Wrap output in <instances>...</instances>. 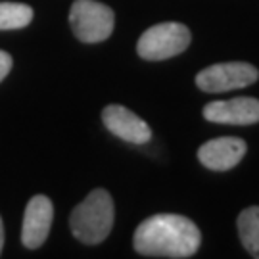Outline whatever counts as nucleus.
Instances as JSON below:
<instances>
[{"label": "nucleus", "instance_id": "nucleus-7", "mask_svg": "<svg viewBox=\"0 0 259 259\" xmlns=\"http://www.w3.org/2000/svg\"><path fill=\"white\" fill-rule=\"evenodd\" d=\"M204 117L223 125H253L259 121V100L251 96H238L232 100L211 102L204 108Z\"/></svg>", "mask_w": 259, "mask_h": 259}, {"label": "nucleus", "instance_id": "nucleus-2", "mask_svg": "<svg viewBox=\"0 0 259 259\" xmlns=\"http://www.w3.org/2000/svg\"><path fill=\"white\" fill-rule=\"evenodd\" d=\"M113 217L115 211L111 196L104 188H96L71 211L69 227L77 240L94 246L108 238Z\"/></svg>", "mask_w": 259, "mask_h": 259}, {"label": "nucleus", "instance_id": "nucleus-4", "mask_svg": "<svg viewBox=\"0 0 259 259\" xmlns=\"http://www.w3.org/2000/svg\"><path fill=\"white\" fill-rule=\"evenodd\" d=\"M73 35L83 42H102L111 35L115 16L111 8L96 0H75L69 12Z\"/></svg>", "mask_w": 259, "mask_h": 259}, {"label": "nucleus", "instance_id": "nucleus-3", "mask_svg": "<svg viewBox=\"0 0 259 259\" xmlns=\"http://www.w3.org/2000/svg\"><path fill=\"white\" fill-rule=\"evenodd\" d=\"M190 38L192 35L183 23H175V21L157 23L142 33L137 45V52L144 60L159 62L185 52L190 45Z\"/></svg>", "mask_w": 259, "mask_h": 259}, {"label": "nucleus", "instance_id": "nucleus-9", "mask_svg": "<svg viewBox=\"0 0 259 259\" xmlns=\"http://www.w3.org/2000/svg\"><path fill=\"white\" fill-rule=\"evenodd\" d=\"M246 156V142L236 137H221L202 144L198 150L200 163L211 171H229Z\"/></svg>", "mask_w": 259, "mask_h": 259}, {"label": "nucleus", "instance_id": "nucleus-13", "mask_svg": "<svg viewBox=\"0 0 259 259\" xmlns=\"http://www.w3.org/2000/svg\"><path fill=\"white\" fill-rule=\"evenodd\" d=\"M2 246H4V225L0 219V253H2Z\"/></svg>", "mask_w": 259, "mask_h": 259}, {"label": "nucleus", "instance_id": "nucleus-8", "mask_svg": "<svg viewBox=\"0 0 259 259\" xmlns=\"http://www.w3.org/2000/svg\"><path fill=\"white\" fill-rule=\"evenodd\" d=\"M102 121L106 129L111 135L119 137L121 140H127L133 144H144L152 139V129L144 119H140L137 113L127 110L125 106H108L102 111Z\"/></svg>", "mask_w": 259, "mask_h": 259}, {"label": "nucleus", "instance_id": "nucleus-5", "mask_svg": "<svg viewBox=\"0 0 259 259\" xmlns=\"http://www.w3.org/2000/svg\"><path fill=\"white\" fill-rule=\"evenodd\" d=\"M257 69L244 62H229L205 67L196 75V84L204 93H227L234 89H244L257 81Z\"/></svg>", "mask_w": 259, "mask_h": 259}, {"label": "nucleus", "instance_id": "nucleus-10", "mask_svg": "<svg viewBox=\"0 0 259 259\" xmlns=\"http://www.w3.org/2000/svg\"><path fill=\"white\" fill-rule=\"evenodd\" d=\"M238 234L242 246L251 257L259 259V205L248 207L238 217Z\"/></svg>", "mask_w": 259, "mask_h": 259}, {"label": "nucleus", "instance_id": "nucleus-6", "mask_svg": "<svg viewBox=\"0 0 259 259\" xmlns=\"http://www.w3.org/2000/svg\"><path fill=\"white\" fill-rule=\"evenodd\" d=\"M54 219V205L50 198L38 194L29 200L23 215V227H21V242L29 250L40 248L48 238V232Z\"/></svg>", "mask_w": 259, "mask_h": 259}, {"label": "nucleus", "instance_id": "nucleus-11", "mask_svg": "<svg viewBox=\"0 0 259 259\" xmlns=\"http://www.w3.org/2000/svg\"><path fill=\"white\" fill-rule=\"evenodd\" d=\"M33 19V10L19 2H0V31L27 27Z\"/></svg>", "mask_w": 259, "mask_h": 259}, {"label": "nucleus", "instance_id": "nucleus-12", "mask_svg": "<svg viewBox=\"0 0 259 259\" xmlns=\"http://www.w3.org/2000/svg\"><path fill=\"white\" fill-rule=\"evenodd\" d=\"M12 64H14L12 56H10L8 52H4V50H0V81L6 79V75H8L10 69H12Z\"/></svg>", "mask_w": 259, "mask_h": 259}, {"label": "nucleus", "instance_id": "nucleus-1", "mask_svg": "<svg viewBox=\"0 0 259 259\" xmlns=\"http://www.w3.org/2000/svg\"><path fill=\"white\" fill-rule=\"evenodd\" d=\"M202 242L200 229L188 217L159 213L135 231V250L146 257H192Z\"/></svg>", "mask_w": 259, "mask_h": 259}]
</instances>
